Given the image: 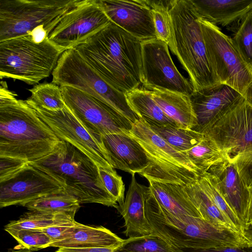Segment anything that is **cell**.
I'll list each match as a JSON object with an SVG mask.
<instances>
[{
    "instance_id": "35",
    "label": "cell",
    "mask_w": 252,
    "mask_h": 252,
    "mask_svg": "<svg viewBox=\"0 0 252 252\" xmlns=\"http://www.w3.org/2000/svg\"><path fill=\"white\" fill-rule=\"evenodd\" d=\"M233 44L245 62L252 67V10L247 13L232 30Z\"/></svg>"
},
{
    "instance_id": "17",
    "label": "cell",
    "mask_w": 252,
    "mask_h": 252,
    "mask_svg": "<svg viewBox=\"0 0 252 252\" xmlns=\"http://www.w3.org/2000/svg\"><path fill=\"white\" fill-rule=\"evenodd\" d=\"M110 21L142 41L157 38L152 11L145 0H97Z\"/></svg>"
},
{
    "instance_id": "4",
    "label": "cell",
    "mask_w": 252,
    "mask_h": 252,
    "mask_svg": "<svg viewBox=\"0 0 252 252\" xmlns=\"http://www.w3.org/2000/svg\"><path fill=\"white\" fill-rule=\"evenodd\" d=\"M60 182L80 203H96L117 208L105 188L98 166L71 144L61 140L48 155L30 163Z\"/></svg>"
},
{
    "instance_id": "9",
    "label": "cell",
    "mask_w": 252,
    "mask_h": 252,
    "mask_svg": "<svg viewBox=\"0 0 252 252\" xmlns=\"http://www.w3.org/2000/svg\"><path fill=\"white\" fill-rule=\"evenodd\" d=\"M199 22L207 58L218 81L232 88L252 104V68L241 57L231 38L217 25L200 17Z\"/></svg>"
},
{
    "instance_id": "12",
    "label": "cell",
    "mask_w": 252,
    "mask_h": 252,
    "mask_svg": "<svg viewBox=\"0 0 252 252\" xmlns=\"http://www.w3.org/2000/svg\"><path fill=\"white\" fill-rule=\"evenodd\" d=\"M110 22L97 0H78L59 17L48 39L65 51L84 43Z\"/></svg>"
},
{
    "instance_id": "29",
    "label": "cell",
    "mask_w": 252,
    "mask_h": 252,
    "mask_svg": "<svg viewBox=\"0 0 252 252\" xmlns=\"http://www.w3.org/2000/svg\"><path fill=\"white\" fill-rule=\"evenodd\" d=\"M184 153L201 175L213 165L227 160L216 143L206 134L199 143Z\"/></svg>"
},
{
    "instance_id": "26",
    "label": "cell",
    "mask_w": 252,
    "mask_h": 252,
    "mask_svg": "<svg viewBox=\"0 0 252 252\" xmlns=\"http://www.w3.org/2000/svg\"><path fill=\"white\" fill-rule=\"evenodd\" d=\"M126 95L132 110L147 123L178 126L165 114L153 99L148 90L138 88L127 93Z\"/></svg>"
},
{
    "instance_id": "45",
    "label": "cell",
    "mask_w": 252,
    "mask_h": 252,
    "mask_svg": "<svg viewBox=\"0 0 252 252\" xmlns=\"http://www.w3.org/2000/svg\"><path fill=\"white\" fill-rule=\"evenodd\" d=\"M7 252H32V251L20 245V248L12 250Z\"/></svg>"
},
{
    "instance_id": "5",
    "label": "cell",
    "mask_w": 252,
    "mask_h": 252,
    "mask_svg": "<svg viewBox=\"0 0 252 252\" xmlns=\"http://www.w3.org/2000/svg\"><path fill=\"white\" fill-rule=\"evenodd\" d=\"M175 55L194 91L220 84L209 62L200 17L190 0H173L169 9Z\"/></svg>"
},
{
    "instance_id": "6",
    "label": "cell",
    "mask_w": 252,
    "mask_h": 252,
    "mask_svg": "<svg viewBox=\"0 0 252 252\" xmlns=\"http://www.w3.org/2000/svg\"><path fill=\"white\" fill-rule=\"evenodd\" d=\"M64 51L48 37L40 43L30 35L0 42V78L37 84L52 74Z\"/></svg>"
},
{
    "instance_id": "46",
    "label": "cell",
    "mask_w": 252,
    "mask_h": 252,
    "mask_svg": "<svg viewBox=\"0 0 252 252\" xmlns=\"http://www.w3.org/2000/svg\"></svg>"
},
{
    "instance_id": "40",
    "label": "cell",
    "mask_w": 252,
    "mask_h": 252,
    "mask_svg": "<svg viewBox=\"0 0 252 252\" xmlns=\"http://www.w3.org/2000/svg\"><path fill=\"white\" fill-rule=\"evenodd\" d=\"M29 164L21 159L0 157V182L12 178Z\"/></svg>"
},
{
    "instance_id": "36",
    "label": "cell",
    "mask_w": 252,
    "mask_h": 252,
    "mask_svg": "<svg viewBox=\"0 0 252 252\" xmlns=\"http://www.w3.org/2000/svg\"><path fill=\"white\" fill-rule=\"evenodd\" d=\"M198 183L214 204L230 220L242 235V226L239 220L216 187L207 172L200 176Z\"/></svg>"
},
{
    "instance_id": "21",
    "label": "cell",
    "mask_w": 252,
    "mask_h": 252,
    "mask_svg": "<svg viewBox=\"0 0 252 252\" xmlns=\"http://www.w3.org/2000/svg\"><path fill=\"white\" fill-rule=\"evenodd\" d=\"M135 174H131V180L123 204L117 208L125 220L124 233L128 238L152 233L145 210V201L150 188L138 183Z\"/></svg>"
},
{
    "instance_id": "3",
    "label": "cell",
    "mask_w": 252,
    "mask_h": 252,
    "mask_svg": "<svg viewBox=\"0 0 252 252\" xmlns=\"http://www.w3.org/2000/svg\"><path fill=\"white\" fill-rule=\"evenodd\" d=\"M145 210L152 233L165 241L176 252L249 246L240 233L231 229L215 225L199 217L172 215L158 202L150 189Z\"/></svg>"
},
{
    "instance_id": "24",
    "label": "cell",
    "mask_w": 252,
    "mask_h": 252,
    "mask_svg": "<svg viewBox=\"0 0 252 252\" xmlns=\"http://www.w3.org/2000/svg\"><path fill=\"white\" fill-rule=\"evenodd\" d=\"M148 91L165 114L178 126L193 129L197 126L196 116L189 96L157 89Z\"/></svg>"
},
{
    "instance_id": "10",
    "label": "cell",
    "mask_w": 252,
    "mask_h": 252,
    "mask_svg": "<svg viewBox=\"0 0 252 252\" xmlns=\"http://www.w3.org/2000/svg\"><path fill=\"white\" fill-rule=\"evenodd\" d=\"M78 0H0V42L30 35L43 25L49 35L58 18Z\"/></svg>"
},
{
    "instance_id": "13",
    "label": "cell",
    "mask_w": 252,
    "mask_h": 252,
    "mask_svg": "<svg viewBox=\"0 0 252 252\" xmlns=\"http://www.w3.org/2000/svg\"><path fill=\"white\" fill-rule=\"evenodd\" d=\"M66 105L85 128L102 139L105 135L127 133L133 124L105 103L77 89L60 86Z\"/></svg>"
},
{
    "instance_id": "28",
    "label": "cell",
    "mask_w": 252,
    "mask_h": 252,
    "mask_svg": "<svg viewBox=\"0 0 252 252\" xmlns=\"http://www.w3.org/2000/svg\"><path fill=\"white\" fill-rule=\"evenodd\" d=\"M75 215L30 211L24 214L18 220L10 221L4 229L8 233L21 229L41 230L51 226L74 221Z\"/></svg>"
},
{
    "instance_id": "11",
    "label": "cell",
    "mask_w": 252,
    "mask_h": 252,
    "mask_svg": "<svg viewBox=\"0 0 252 252\" xmlns=\"http://www.w3.org/2000/svg\"><path fill=\"white\" fill-rule=\"evenodd\" d=\"M200 133L210 136L230 161L239 154L252 149V104L242 97Z\"/></svg>"
},
{
    "instance_id": "18",
    "label": "cell",
    "mask_w": 252,
    "mask_h": 252,
    "mask_svg": "<svg viewBox=\"0 0 252 252\" xmlns=\"http://www.w3.org/2000/svg\"><path fill=\"white\" fill-rule=\"evenodd\" d=\"M207 173L242 226L247 215L250 192L233 163L228 160L212 166Z\"/></svg>"
},
{
    "instance_id": "25",
    "label": "cell",
    "mask_w": 252,
    "mask_h": 252,
    "mask_svg": "<svg viewBox=\"0 0 252 252\" xmlns=\"http://www.w3.org/2000/svg\"><path fill=\"white\" fill-rule=\"evenodd\" d=\"M123 240L102 226H89L78 222L71 236L52 243L51 247L59 248H117Z\"/></svg>"
},
{
    "instance_id": "42",
    "label": "cell",
    "mask_w": 252,
    "mask_h": 252,
    "mask_svg": "<svg viewBox=\"0 0 252 252\" xmlns=\"http://www.w3.org/2000/svg\"><path fill=\"white\" fill-rule=\"evenodd\" d=\"M189 252H252V246L212 248L193 250Z\"/></svg>"
},
{
    "instance_id": "7",
    "label": "cell",
    "mask_w": 252,
    "mask_h": 252,
    "mask_svg": "<svg viewBox=\"0 0 252 252\" xmlns=\"http://www.w3.org/2000/svg\"><path fill=\"white\" fill-rule=\"evenodd\" d=\"M129 134L142 146L150 161L141 174L148 180L187 186L201 175L184 152L175 149L139 119L132 125Z\"/></svg>"
},
{
    "instance_id": "41",
    "label": "cell",
    "mask_w": 252,
    "mask_h": 252,
    "mask_svg": "<svg viewBox=\"0 0 252 252\" xmlns=\"http://www.w3.org/2000/svg\"><path fill=\"white\" fill-rule=\"evenodd\" d=\"M78 222L57 224L41 230L51 239L53 243L66 239L71 236L77 227Z\"/></svg>"
},
{
    "instance_id": "30",
    "label": "cell",
    "mask_w": 252,
    "mask_h": 252,
    "mask_svg": "<svg viewBox=\"0 0 252 252\" xmlns=\"http://www.w3.org/2000/svg\"><path fill=\"white\" fill-rule=\"evenodd\" d=\"M148 125L169 145L183 153L196 145L204 136V133L175 126L154 124Z\"/></svg>"
},
{
    "instance_id": "38",
    "label": "cell",
    "mask_w": 252,
    "mask_h": 252,
    "mask_svg": "<svg viewBox=\"0 0 252 252\" xmlns=\"http://www.w3.org/2000/svg\"><path fill=\"white\" fill-rule=\"evenodd\" d=\"M99 173L102 182L110 194L117 201L118 206L124 202L125 184L122 178L112 169L98 167Z\"/></svg>"
},
{
    "instance_id": "33",
    "label": "cell",
    "mask_w": 252,
    "mask_h": 252,
    "mask_svg": "<svg viewBox=\"0 0 252 252\" xmlns=\"http://www.w3.org/2000/svg\"><path fill=\"white\" fill-rule=\"evenodd\" d=\"M29 91L31 96L28 99L45 109L56 111L66 105L61 87L52 82L38 84Z\"/></svg>"
},
{
    "instance_id": "31",
    "label": "cell",
    "mask_w": 252,
    "mask_h": 252,
    "mask_svg": "<svg viewBox=\"0 0 252 252\" xmlns=\"http://www.w3.org/2000/svg\"><path fill=\"white\" fill-rule=\"evenodd\" d=\"M80 202L65 190L38 198L25 205L29 211L75 214Z\"/></svg>"
},
{
    "instance_id": "27",
    "label": "cell",
    "mask_w": 252,
    "mask_h": 252,
    "mask_svg": "<svg viewBox=\"0 0 252 252\" xmlns=\"http://www.w3.org/2000/svg\"><path fill=\"white\" fill-rule=\"evenodd\" d=\"M184 188L190 199L204 220L215 225L229 228L240 234L230 220L214 204L200 187L198 181L191 184L184 186Z\"/></svg>"
},
{
    "instance_id": "37",
    "label": "cell",
    "mask_w": 252,
    "mask_h": 252,
    "mask_svg": "<svg viewBox=\"0 0 252 252\" xmlns=\"http://www.w3.org/2000/svg\"><path fill=\"white\" fill-rule=\"evenodd\" d=\"M19 245L32 252L51 247L49 237L41 230L21 229L9 233Z\"/></svg>"
},
{
    "instance_id": "15",
    "label": "cell",
    "mask_w": 252,
    "mask_h": 252,
    "mask_svg": "<svg viewBox=\"0 0 252 252\" xmlns=\"http://www.w3.org/2000/svg\"><path fill=\"white\" fill-rule=\"evenodd\" d=\"M142 84L147 90L157 89L188 96L194 92L190 80L175 65L167 44L158 38L142 41Z\"/></svg>"
},
{
    "instance_id": "20",
    "label": "cell",
    "mask_w": 252,
    "mask_h": 252,
    "mask_svg": "<svg viewBox=\"0 0 252 252\" xmlns=\"http://www.w3.org/2000/svg\"><path fill=\"white\" fill-rule=\"evenodd\" d=\"M102 141L113 168L141 175L149 166L144 149L129 132L108 134L102 137Z\"/></svg>"
},
{
    "instance_id": "32",
    "label": "cell",
    "mask_w": 252,
    "mask_h": 252,
    "mask_svg": "<svg viewBox=\"0 0 252 252\" xmlns=\"http://www.w3.org/2000/svg\"><path fill=\"white\" fill-rule=\"evenodd\" d=\"M173 0H145L152 10L157 38L165 42L175 55L171 18L169 13Z\"/></svg>"
},
{
    "instance_id": "19",
    "label": "cell",
    "mask_w": 252,
    "mask_h": 252,
    "mask_svg": "<svg viewBox=\"0 0 252 252\" xmlns=\"http://www.w3.org/2000/svg\"><path fill=\"white\" fill-rule=\"evenodd\" d=\"M189 97L197 121V126L192 130L199 132L243 97L232 88L220 83L194 91Z\"/></svg>"
},
{
    "instance_id": "44",
    "label": "cell",
    "mask_w": 252,
    "mask_h": 252,
    "mask_svg": "<svg viewBox=\"0 0 252 252\" xmlns=\"http://www.w3.org/2000/svg\"><path fill=\"white\" fill-rule=\"evenodd\" d=\"M242 236L249 246H252V221L243 230Z\"/></svg>"
},
{
    "instance_id": "1",
    "label": "cell",
    "mask_w": 252,
    "mask_h": 252,
    "mask_svg": "<svg viewBox=\"0 0 252 252\" xmlns=\"http://www.w3.org/2000/svg\"><path fill=\"white\" fill-rule=\"evenodd\" d=\"M111 86L126 94L142 84V41L112 22L76 47Z\"/></svg>"
},
{
    "instance_id": "16",
    "label": "cell",
    "mask_w": 252,
    "mask_h": 252,
    "mask_svg": "<svg viewBox=\"0 0 252 252\" xmlns=\"http://www.w3.org/2000/svg\"><path fill=\"white\" fill-rule=\"evenodd\" d=\"M64 190L60 182L29 164L12 178L0 182V207H25L38 198Z\"/></svg>"
},
{
    "instance_id": "39",
    "label": "cell",
    "mask_w": 252,
    "mask_h": 252,
    "mask_svg": "<svg viewBox=\"0 0 252 252\" xmlns=\"http://www.w3.org/2000/svg\"><path fill=\"white\" fill-rule=\"evenodd\" d=\"M230 162L233 163L243 183L252 188V149L239 154Z\"/></svg>"
},
{
    "instance_id": "23",
    "label": "cell",
    "mask_w": 252,
    "mask_h": 252,
    "mask_svg": "<svg viewBox=\"0 0 252 252\" xmlns=\"http://www.w3.org/2000/svg\"><path fill=\"white\" fill-rule=\"evenodd\" d=\"M148 181L152 193L169 213L179 218L190 216L202 218L187 194L184 186L151 180Z\"/></svg>"
},
{
    "instance_id": "34",
    "label": "cell",
    "mask_w": 252,
    "mask_h": 252,
    "mask_svg": "<svg viewBox=\"0 0 252 252\" xmlns=\"http://www.w3.org/2000/svg\"><path fill=\"white\" fill-rule=\"evenodd\" d=\"M115 252H176L165 241L158 236L147 235L124 239Z\"/></svg>"
},
{
    "instance_id": "2",
    "label": "cell",
    "mask_w": 252,
    "mask_h": 252,
    "mask_svg": "<svg viewBox=\"0 0 252 252\" xmlns=\"http://www.w3.org/2000/svg\"><path fill=\"white\" fill-rule=\"evenodd\" d=\"M5 81L0 86V157L30 163L50 154L60 142L26 101L16 98Z\"/></svg>"
},
{
    "instance_id": "8",
    "label": "cell",
    "mask_w": 252,
    "mask_h": 252,
    "mask_svg": "<svg viewBox=\"0 0 252 252\" xmlns=\"http://www.w3.org/2000/svg\"><path fill=\"white\" fill-rule=\"evenodd\" d=\"M52 75V83L73 87L93 96L111 106L132 124L140 119L131 108L126 94L105 81L75 48L63 52Z\"/></svg>"
},
{
    "instance_id": "22",
    "label": "cell",
    "mask_w": 252,
    "mask_h": 252,
    "mask_svg": "<svg viewBox=\"0 0 252 252\" xmlns=\"http://www.w3.org/2000/svg\"><path fill=\"white\" fill-rule=\"evenodd\" d=\"M200 18L231 29L252 10V0H190Z\"/></svg>"
},
{
    "instance_id": "14",
    "label": "cell",
    "mask_w": 252,
    "mask_h": 252,
    "mask_svg": "<svg viewBox=\"0 0 252 252\" xmlns=\"http://www.w3.org/2000/svg\"><path fill=\"white\" fill-rule=\"evenodd\" d=\"M25 100L60 140L67 142L77 148L98 167L113 168L102 139L92 135L66 105L63 109L52 111L28 98Z\"/></svg>"
},
{
    "instance_id": "43",
    "label": "cell",
    "mask_w": 252,
    "mask_h": 252,
    "mask_svg": "<svg viewBox=\"0 0 252 252\" xmlns=\"http://www.w3.org/2000/svg\"><path fill=\"white\" fill-rule=\"evenodd\" d=\"M249 191L250 192L249 204L245 220L242 226V234L243 229L252 221V188Z\"/></svg>"
}]
</instances>
